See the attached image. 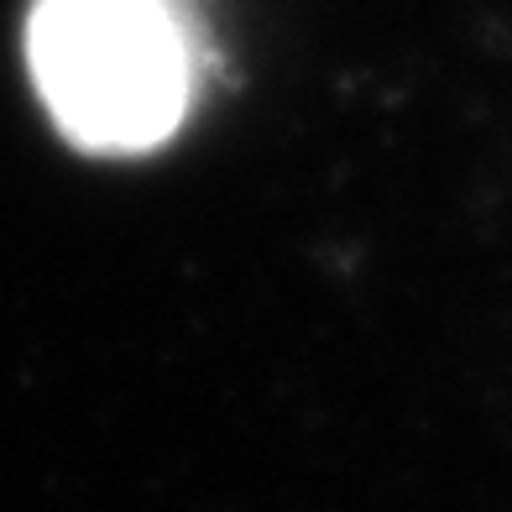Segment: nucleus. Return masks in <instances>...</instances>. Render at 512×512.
<instances>
[{"mask_svg":"<svg viewBox=\"0 0 512 512\" xmlns=\"http://www.w3.org/2000/svg\"><path fill=\"white\" fill-rule=\"evenodd\" d=\"M27 63L53 121L89 152L168 142L194 89L168 0H37Z\"/></svg>","mask_w":512,"mask_h":512,"instance_id":"obj_1","label":"nucleus"}]
</instances>
